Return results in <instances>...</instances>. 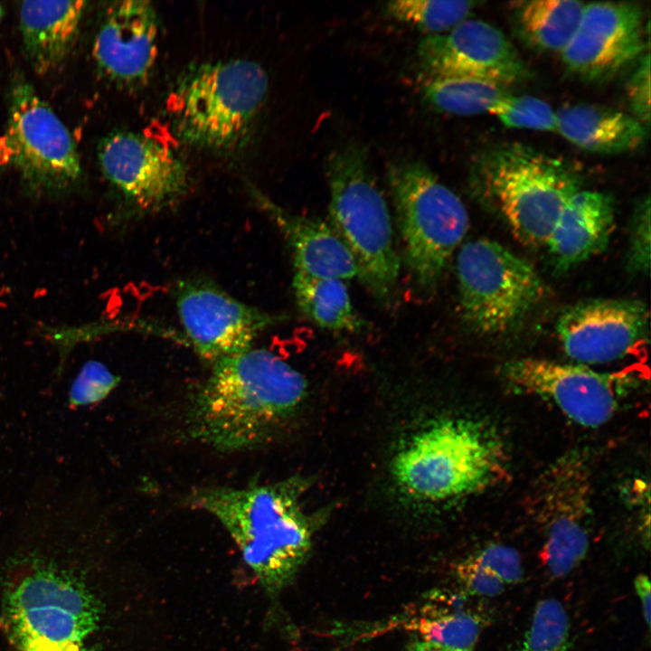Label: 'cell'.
Instances as JSON below:
<instances>
[{
	"label": "cell",
	"instance_id": "ba28073f",
	"mask_svg": "<svg viewBox=\"0 0 651 651\" xmlns=\"http://www.w3.org/2000/svg\"><path fill=\"white\" fill-rule=\"evenodd\" d=\"M464 323L480 335H501L519 326L540 302L543 284L533 267L500 243L467 241L457 256Z\"/></svg>",
	"mask_w": 651,
	"mask_h": 651
},
{
	"label": "cell",
	"instance_id": "d590c367",
	"mask_svg": "<svg viewBox=\"0 0 651 651\" xmlns=\"http://www.w3.org/2000/svg\"><path fill=\"white\" fill-rule=\"evenodd\" d=\"M406 651H445V650L435 645H432V644L423 641L421 639H418V640L413 641L407 647Z\"/></svg>",
	"mask_w": 651,
	"mask_h": 651
},
{
	"label": "cell",
	"instance_id": "2e32d148",
	"mask_svg": "<svg viewBox=\"0 0 651 651\" xmlns=\"http://www.w3.org/2000/svg\"><path fill=\"white\" fill-rule=\"evenodd\" d=\"M645 48L641 6L631 2H593L585 5L561 58L570 72L595 82L606 80L636 62Z\"/></svg>",
	"mask_w": 651,
	"mask_h": 651
},
{
	"label": "cell",
	"instance_id": "7c38bea8",
	"mask_svg": "<svg viewBox=\"0 0 651 651\" xmlns=\"http://www.w3.org/2000/svg\"><path fill=\"white\" fill-rule=\"evenodd\" d=\"M175 296L187 341L212 363L250 349L261 332L288 319L242 303L203 278L180 281Z\"/></svg>",
	"mask_w": 651,
	"mask_h": 651
},
{
	"label": "cell",
	"instance_id": "74e56055",
	"mask_svg": "<svg viewBox=\"0 0 651 651\" xmlns=\"http://www.w3.org/2000/svg\"><path fill=\"white\" fill-rule=\"evenodd\" d=\"M2 14H3V10H2V7L0 6V18H1Z\"/></svg>",
	"mask_w": 651,
	"mask_h": 651
},
{
	"label": "cell",
	"instance_id": "8d00e7d4",
	"mask_svg": "<svg viewBox=\"0 0 651 651\" xmlns=\"http://www.w3.org/2000/svg\"><path fill=\"white\" fill-rule=\"evenodd\" d=\"M9 163V156L5 144L4 137H0V171L2 167Z\"/></svg>",
	"mask_w": 651,
	"mask_h": 651
},
{
	"label": "cell",
	"instance_id": "277c9868",
	"mask_svg": "<svg viewBox=\"0 0 651 651\" xmlns=\"http://www.w3.org/2000/svg\"><path fill=\"white\" fill-rule=\"evenodd\" d=\"M330 226L351 252L358 278L381 303L390 304L400 259L387 202L369 165L366 149L348 143L326 158Z\"/></svg>",
	"mask_w": 651,
	"mask_h": 651
},
{
	"label": "cell",
	"instance_id": "30bf717a",
	"mask_svg": "<svg viewBox=\"0 0 651 651\" xmlns=\"http://www.w3.org/2000/svg\"><path fill=\"white\" fill-rule=\"evenodd\" d=\"M98 619L87 592L51 571L25 577L7 602V620L19 651H86Z\"/></svg>",
	"mask_w": 651,
	"mask_h": 651
},
{
	"label": "cell",
	"instance_id": "8992f818",
	"mask_svg": "<svg viewBox=\"0 0 651 651\" xmlns=\"http://www.w3.org/2000/svg\"><path fill=\"white\" fill-rule=\"evenodd\" d=\"M266 71L245 59L201 64L175 86L169 108L177 134L196 147L226 151L249 135L265 102Z\"/></svg>",
	"mask_w": 651,
	"mask_h": 651
},
{
	"label": "cell",
	"instance_id": "4316f807",
	"mask_svg": "<svg viewBox=\"0 0 651 651\" xmlns=\"http://www.w3.org/2000/svg\"><path fill=\"white\" fill-rule=\"evenodd\" d=\"M476 4L473 1L398 0L388 2L385 12L400 23L429 35H437L467 19Z\"/></svg>",
	"mask_w": 651,
	"mask_h": 651
},
{
	"label": "cell",
	"instance_id": "836d02e7",
	"mask_svg": "<svg viewBox=\"0 0 651 651\" xmlns=\"http://www.w3.org/2000/svg\"><path fill=\"white\" fill-rule=\"evenodd\" d=\"M456 577L465 590L476 596L495 597L501 594L505 584L477 564L470 556L455 567Z\"/></svg>",
	"mask_w": 651,
	"mask_h": 651
},
{
	"label": "cell",
	"instance_id": "1f68e13d",
	"mask_svg": "<svg viewBox=\"0 0 651 651\" xmlns=\"http://www.w3.org/2000/svg\"><path fill=\"white\" fill-rule=\"evenodd\" d=\"M469 556L505 585L518 583L523 579L521 557L512 547L493 543Z\"/></svg>",
	"mask_w": 651,
	"mask_h": 651
},
{
	"label": "cell",
	"instance_id": "5b68a950",
	"mask_svg": "<svg viewBox=\"0 0 651 651\" xmlns=\"http://www.w3.org/2000/svg\"><path fill=\"white\" fill-rule=\"evenodd\" d=\"M471 183L515 237L534 247L546 244L562 208L580 189L579 172L570 163L521 143L481 153L471 167Z\"/></svg>",
	"mask_w": 651,
	"mask_h": 651
},
{
	"label": "cell",
	"instance_id": "83f0119b",
	"mask_svg": "<svg viewBox=\"0 0 651 651\" xmlns=\"http://www.w3.org/2000/svg\"><path fill=\"white\" fill-rule=\"evenodd\" d=\"M570 621L563 605L555 599L540 601L519 651H567Z\"/></svg>",
	"mask_w": 651,
	"mask_h": 651
},
{
	"label": "cell",
	"instance_id": "44dd1931",
	"mask_svg": "<svg viewBox=\"0 0 651 651\" xmlns=\"http://www.w3.org/2000/svg\"><path fill=\"white\" fill-rule=\"evenodd\" d=\"M82 1H26L19 17L23 44L33 69L44 74L67 57L85 8Z\"/></svg>",
	"mask_w": 651,
	"mask_h": 651
},
{
	"label": "cell",
	"instance_id": "7a4b0ae2",
	"mask_svg": "<svg viewBox=\"0 0 651 651\" xmlns=\"http://www.w3.org/2000/svg\"><path fill=\"white\" fill-rule=\"evenodd\" d=\"M191 501L221 523L269 594L288 586L308 557L311 524L290 482L203 487Z\"/></svg>",
	"mask_w": 651,
	"mask_h": 651
},
{
	"label": "cell",
	"instance_id": "9a60e30c",
	"mask_svg": "<svg viewBox=\"0 0 651 651\" xmlns=\"http://www.w3.org/2000/svg\"><path fill=\"white\" fill-rule=\"evenodd\" d=\"M417 58L426 79L472 78L506 87L530 75L507 37L477 19L467 18L447 33L428 35L418 45Z\"/></svg>",
	"mask_w": 651,
	"mask_h": 651
},
{
	"label": "cell",
	"instance_id": "6da1fadb",
	"mask_svg": "<svg viewBox=\"0 0 651 651\" xmlns=\"http://www.w3.org/2000/svg\"><path fill=\"white\" fill-rule=\"evenodd\" d=\"M307 393L300 372L269 350L250 347L212 363L191 401L188 433L219 452L257 448L291 418Z\"/></svg>",
	"mask_w": 651,
	"mask_h": 651
},
{
	"label": "cell",
	"instance_id": "e575fe53",
	"mask_svg": "<svg viewBox=\"0 0 651 651\" xmlns=\"http://www.w3.org/2000/svg\"><path fill=\"white\" fill-rule=\"evenodd\" d=\"M634 585L641 603L646 623L649 626L651 617V586L649 578L646 574H639L635 579Z\"/></svg>",
	"mask_w": 651,
	"mask_h": 651
},
{
	"label": "cell",
	"instance_id": "8fae6325",
	"mask_svg": "<svg viewBox=\"0 0 651 651\" xmlns=\"http://www.w3.org/2000/svg\"><path fill=\"white\" fill-rule=\"evenodd\" d=\"M533 492V514L544 533L542 562L553 577H565L583 561L590 545L592 479L586 455L570 450L557 458Z\"/></svg>",
	"mask_w": 651,
	"mask_h": 651
},
{
	"label": "cell",
	"instance_id": "ac0fdd59",
	"mask_svg": "<svg viewBox=\"0 0 651 651\" xmlns=\"http://www.w3.org/2000/svg\"><path fill=\"white\" fill-rule=\"evenodd\" d=\"M157 42V17L150 2H115L106 10L97 30L93 58L99 71L109 80L137 84L152 71Z\"/></svg>",
	"mask_w": 651,
	"mask_h": 651
},
{
	"label": "cell",
	"instance_id": "d6986e66",
	"mask_svg": "<svg viewBox=\"0 0 651 651\" xmlns=\"http://www.w3.org/2000/svg\"><path fill=\"white\" fill-rule=\"evenodd\" d=\"M613 199L607 193L578 190L562 208L545 244L555 271L563 273L609 245L615 226Z\"/></svg>",
	"mask_w": 651,
	"mask_h": 651
},
{
	"label": "cell",
	"instance_id": "f1b7e54d",
	"mask_svg": "<svg viewBox=\"0 0 651 651\" xmlns=\"http://www.w3.org/2000/svg\"><path fill=\"white\" fill-rule=\"evenodd\" d=\"M489 113L507 127L557 130L556 112L548 103L532 96L507 93L495 103Z\"/></svg>",
	"mask_w": 651,
	"mask_h": 651
},
{
	"label": "cell",
	"instance_id": "9c48e42d",
	"mask_svg": "<svg viewBox=\"0 0 651 651\" xmlns=\"http://www.w3.org/2000/svg\"><path fill=\"white\" fill-rule=\"evenodd\" d=\"M6 134L12 163L33 195H57L81 175L75 142L66 126L25 80L14 81L9 99Z\"/></svg>",
	"mask_w": 651,
	"mask_h": 651
},
{
	"label": "cell",
	"instance_id": "484cf974",
	"mask_svg": "<svg viewBox=\"0 0 651 651\" xmlns=\"http://www.w3.org/2000/svg\"><path fill=\"white\" fill-rule=\"evenodd\" d=\"M481 627L479 617L465 610L425 615L405 625V628L416 632L420 639L445 651H474Z\"/></svg>",
	"mask_w": 651,
	"mask_h": 651
},
{
	"label": "cell",
	"instance_id": "5bb4252c",
	"mask_svg": "<svg viewBox=\"0 0 651 651\" xmlns=\"http://www.w3.org/2000/svg\"><path fill=\"white\" fill-rule=\"evenodd\" d=\"M502 376L520 392L551 401L574 422L596 428L613 417L627 375L525 357L506 362Z\"/></svg>",
	"mask_w": 651,
	"mask_h": 651
},
{
	"label": "cell",
	"instance_id": "3957f363",
	"mask_svg": "<svg viewBox=\"0 0 651 651\" xmlns=\"http://www.w3.org/2000/svg\"><path fill=\"white\" fill-rule=\"evenodd\" d=\"M506 471L498 436L463 418L441 419L423 428L398 451L392 465L403 493L432 503L484 491L505 477Z\"/></svg>",
	"mask_w": 651,
	"mask_h": 651
},
{
	"label": "cell",
	"instance_id": "d4e9b609",
	"mask_svg": "<svg viewBox=\"0 0 651 651\" xmlns=\"http://www.w3.org/2000/svg\"><path fill=\"white\" fill-rule=\"evenodd\" d=\"M421 87L423 98L432 108L459 116L490 112L509 93L505 87L472 78L426 79Z\"/></svg>",
	"mask_w": 651,
	"mask_h": 651
},
{
	"label": "cell",
	"instance_id": "52a82bcc",
	"mask_svg": "<svg viewBox=\"0 0 651 651\" xmlns=\"http://www.w3.org/2000/svg\"><path fill=\"white\" fill-rule=\"evenodd\" d=\"M386 175L407 267L420 292L431 293L467 233V211L421 161L392 162Z\"/></svg>",
	"mask_w": 651,
	"mask_h": 651
},
{
	"label": "cell",
	"instance_id": "4fadbf2b",
	"mask_svg": "<svg viewBox=\"0 0 651 651\" xmlns=\"http://www.w3.org/2000/svg\"><path fill=\"white\" fill-rule=\"evenodd\" d=\"M101 170L134 209L166 207L186 190L187 169L167 145L144 133L118 131L99 146Z\"/></svg>",
	"mask_w": 651,
	"mask_h": 651
},
{
	"label": "cell",
	"instance_id": "e0dca14e",
	"mask_svg": "<svg viewBox=\"0 0 651 651\" xmlns=\"http://www.w3.org/2000/svg\"><path fill=\"white\" fill-rule=\"evenodd\" d=\"M565 354L586 363L622 359L648 340L649 310L634 298H594L567 307L556 323Z\"/></svg>",
	"mask_w": 651,
	"mask_h": 651
},
{
	"label": "cell",
	"instance_id": "ffe728a7",
	"mask_svg": "<svg viewBox=\"0 0 651 651\" xmlns=\"http://www.w3.org/2000/svg\"><path fill=\"white\" fill-rule=\"evenodd\" d=\"M252 193L288 241L295 272L342 280L358 278V269L351 252L330 224L289 212L255 190Z\"/></svg>",
	"mask_w": 651,
	"mask_h": 651
},
{
	"label": "cell",
	"instance_id": "7402d4cb",
	"mask_svg": "<svg viewBox=\"0 0 651 651\" xmlns=\"http://www.w3.org/2000/svg\"><path fill=\"white\" fill-rule=\"evenodd\" d=\"M557 132L588 152L618 154L641 146L646 126L634 116L596 104L565 106L557 112Z\"/></svg>",
	"mask_w": 651,
	"mask_h": 651
},
{
	"label": "cell",
	"instance_id": "f546056e",
	"mask_svg": "<svg viewBox=\"0 0 651 651\" xmlns=\"http://www.w3.org/2000/svg\"><path fill=\"white\" fill-rule=\"evenodd\" d=\"M119 380L104 363L96 360L86 362L70 388V405L83 407L101 401L118 385Z\"/></svg>",
	"mask_w": 651,
	"mask_h": 651
},
{
	"label": "cell",
	"instance_id": "d6a6232c",
	"mask_svg": "<svg viewBox=\"0 0 651 651\" xmlns=\"http://www.w3.org/2000/svg\"><path fill=\"white\" fill-rule=\"evenodd\" d=\"M627 96L629 106L637 118L645 126L650 121V58L644 53L637 61L629 75L627 85Z\"/></svg>",
	"mask_w": 651,
	"mask_h": 651
},
{
	"label": "cell",
	"instance_id": "cb8c5ba5",
	"mask_svg": "<svg viewBox=\"0 0 651 651\" xmlns=\"http://www.w3.org/2000/svg\"><path fill=\"white\" fill-rule=\"evenodd\" d=\"M297 305L307 318L330 331L359 332L363 321L354 310L344 280L295 272Z\"/></svg>",
	"mask_w": 651,
	"mask_h": 651
},
{
	"label": "cell",
	"instance_id": "603a6c76",
	"mask_svg": "<svg viewBox=\"0 0 651 651\" xmlns=\"http://www.w3.org/2000/svg\"><path fill=\"white\" fill-rule=\"evenodd\" d=\"M585 4L574 0H532L514 6V24L531 47L561 52L574 35Z\"/></svg>",
	"mask_w": 651,
	"mask_h": 651
},
{
	"label": "cell",
	"instance_id": "4dcf8cb0",
	"mask_svg": "<svg viewBox=\"0 0 651 651\" xmlns=\"http://www.w3.org/2000/svg\"><path fill=\"white\" fill-rule=\"evenodd\" d=\"M627 268L630 272L648 274L650 267V200L646 196L634 211L629 231Z\"/></svg>",
	"mask_w": 651,
	"mask_h": 651
}]
</instances>
